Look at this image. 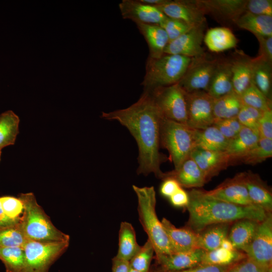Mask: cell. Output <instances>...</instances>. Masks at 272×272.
<instances>
[{
  "label": "cell",
  "mask_w": 272,
  "mask_h": 272,
  "mask_svg": "<svg viewBox=\"0 0 272 272\" xmlns=\"http://www.w3.org/2000/svg\"><path fill=\"white\" fill-rule=\"evenodd\" d=\"M258 131L260 137L272 140V110L263 112L258 121Z\"/></svg>",
  "instance_id": "obj_47"
},
{
  "label": "cell",
  "mask_w": 272,
  "mask_h": 272,
  "mask_svg": "<svg viewBox=\"0 0 272 272\" xmlns=\"http://www.w3.org/2000/svg\"><path fill=\"white\" fill-rule=\"evenodd\" d=\"M138 198V212L142 226L156 254L174 252L168 237L156 212V196L153 186L132 185Z\"/></svg>",
  "instance_id": "obj_4"
},
{
  "label": "cell",
  "mask_w": 272,
  "mask_h": 272,
  "mask_svg": "<svg viewBox=\"0 0 272 272\" xmlns=\"http://www.w3.org/2000/svg\"><path fill=\"white\" fill-rule=\"evenodd\" d=\"M154 253L153 246L151 242L147 240L144 245L141 246L139 251L129 261L130 267L140 272H149Z\"/></svg>",
  "instance_id": "obj_40"
},
{
  "label": "cell",
  "mask_w": 272,
  "mask_h": 272,
  "mask_svg": "<svg viewBox=\"0 0 272 272\" xmlns=\"http://www.w3.org/2000/svg\"><path fill=\"white\" fill-rule=\"evenodd\" d=\"M267 272H272V266L267 268Z\"/></svg>",
  "instance_id": "obj_58"
},
{
  "label": "cell",
  "mask_w": 272,
  "mask_h": 272,
  "mask_svg": "<svg viewBox=\"0 0 272 272\" xmlns=\"http://www.w3.org/2000/svg\"><path fill=\"white\" fill-rule=\"evenodd\" d=\"M141 2L154 7L162 5L166 3L168 0H140Z\"/></svg>",
  "instance_id": "obj_55"
},
{
  "label": "cell",
  "mask_w": 272,
  "mask_h": 272,
  "mask_svg": "<svg viewBox=\"0 0 272 272\" xmlns=\"http://www.w3.org/2000/svg\"><path fill=\"white\" fill-rule=\"evenodd\" d=\"M112 272H128L129 262L117 258L115 256L112 259Z\"/></svg>",
  "instance_id": "obj_53"
},
{
  "label": "cell",
  "mask_w": 272,
  "mask_h": 272,
  "mask_svg": "<svg viewBox=\"0 0 272 272\" xmlns=\"http://www.w3.org/2000/svg\"><path fill=\"white\" fill-rule=\"evenodd\" d=\"M205 251L197 248L185 252L156 254V259L162 270H180L200 265Z\"/></svg>",
  "instance_id": "obj_18"
},
{
  "label": "cell",
  "mask_w": 272,
  "mask_h": 272,
  "mask_svg": "<svg viewBox=\"0 0 272 272\" xmlns=\"http://www.w3.org/2000/svg\"><path fill=\"white\" fill-rule=\"evenodd\" d=\"M246 257V254L240 250H228L219 247L211 251H205L200 264L219 266L234 265Z\"/></svg>",
  "instance_id": "obj_34"
},
{
  "label": "cell",
  "mask_w": 272,
  "mask_h": 272,
  "mask_svg": "<svg viewBox=\"0 0 272 272\" xmlns=\"http://www.w3.org/2000/svg\"><path fill=\"white\" fill-rule=\"evenodd\" d=\"M148 92L164 117L186 125V93L178 83Z\"/></svg>",
  "instance_id": "obj_8"
},
{
  "label": "cell",
  "mask_w": 272,
  "mask_h": 272,
  "mask_svg": "<svg viewBox=\"0 0 272 272\" xmlns=\"http://www.w3.org/2000/svg\"><path fill=\"white\" fill-rule=\"evenodd\" d=\"M242 105L240 96L234 91L215 99L213 104L214 122L236 117Z\"/></svg>",
  "instance_id": "obj_33"
},
{
  "label": "cell",
  "mask_w": 272,
  "mask_h": 272,
  "mask_svg": "<svg viewBox=\"0 0 272 272\" xmlns=\"http://www.w3.org/2000/svg\"><path fill=\"white\" fill-rule=\"evenodd\" d=\"M156 7L167 17L181 20L192 27L206 24V14L197 0H168Z\"/></svg>",
  "instance_id": "obj_13"
},
{
  "label": "cell",
  "mask_w": 272,
  "mask_h": 272,
  "mask_svg": "<svg viewBox=\"0 0 272 272\" xmlns=\"http://www.w3.org/2000/svg\"><path fill=\"white\" fill-rule=\"evenodd\" d=\"M122 18L136 23L160 25L167 17L156 7L140 0H122L118 5Z\"/></svg>",
  "instance_id": "obj_14"
},
{
  "label": "cell",
  "mask_w": 272,
  "mask_h": 272,
  "mask_svg": "<svg viewBox=\"0 0 272 272\" xmlns=\"http://www.w3.org/2000/svg\"><path fill=\"white\" fill-rule=\"evenodd\" d=\"M220 59H211L203 56L191 58L183 77L178 83L187 93L205 91L208 88Z\"/></svg>",
  "instance_id": "obj_9"
},
{
  "label": "cell",
  "mask_w": 272,
  "mask_h": 272,
  "mask_svg": "<svg viewBox=\"0 0 272 272\" xmlns=\"http://www.w3.org/2000/svg\"><path fill=\"white\" fill-rule=\"evenodd\" d=\"M181 187L180 185L175 179L167 177L163 179L160 191L163 196L169 198Z\"/></svg>",
  "instance_id": "obj_50"
},
{
  "label": "cell",
  "mask_w": 272,
  "mask_h": 272,
  "mask_svg": "<svg viewBox=\"0 0 272 272\" xmlns=\"http://www.w3.org/2000/svg\"><path fill=\"white\" fill-rule=\"evenodd\" d=\"M230 59L233 91L240 96L252 83V58L238 51Z\"/></svg>",
  "instance_id": "obj_19"
},
{
  "label": "cell",
  "mask_w": 272,
  "mask_h": 272,
  "mask_svg": "<svg viewBox=\"0 0 272 272\" xmlns=\"http://www.w3.org/2000/svg\"><path fill=\"white\" fill-rule=\"evenodd\" d=\"M189 156L197 164L207 182L230 165L225 152L212 151L195 147Z\"/></svg>",
  "instance_id": "obj_17"
},
{
  "label": "cell",
  "mask_w": 272,
  "mask_h": 272,
  "mask_svg": "<svg viewBox=\"0 0 272 272\" xmlns=\"http://www.w3.org/2000/svg\"><path fill=\"white\" fill-rule=\"evenodd\" d=\"M0 260L7 272H23L25 255L23 248L0 246Z\"/></svg>",
  "instance_id": "obj_36"
},
{
  "label": "cell",
  "mask_w": 272,
  "mask_h": 272,
  "mask_svg": "<svg viewBox=\"0 0 272 272\" xmlns=\"http://www.w3.org/2000/svg\"><path fill=\"white\" fill-rule=\"evenodd\" d=\"M206 24L195 26L167 45L164 53L180 55L191 58L206 54L203 41Z\"/></svg>",
  "instance_id": "obj_12"
},
{
  "label": "cell",
  "mask_w": 272,
  "mask_h": 272,
  "mask_svg": "<svg viewBox=\"0 0 272 272\" xmlns=\"http://www.w3.org/2000/svg\"><path fill=\"white\" fill-rule=\"evenodd\" d=\"M165 173V178L175 179L181 187L195 188L202 187L207 182L203 173L190 156L177 169Z\"/></svg>",
  "instance_id": "obj_23"
},
{
  "label": "cell",
  "mask_w": 272,
  "mask_h": 272,
  "mask_svg": "<svg viewBox=\"0 0 272 272\" xmlns=\"http://www.w3.org/2000/svg\"><path fill=\"white\" fill-rule=\"evenodd\" d=\"M220 247L228 250H237L234 248L232 243L228 238L224 239L222 241Z\"/></svg>",
  "instance_id": "obj_54"
},
{
  "label": "cell",
  "mask_w": 272,
  "mask_h": 272,
  "mask_svg": "<svg viewBox=\"0 0 272 272\" xmlns=\"http://www.w3.org/2000/svg\"><path fill=\"white\" fill-rule=\"evenodd\" d=\"M245 11L257 15L272 16V1L247 0Z\"/></svg>",
  "instance_id": "obj_45"
},
{
  "label": "cell",
  "mask_w": 272,
  "mask_h": 272,
  "mask_svg": "<svg viewBox=\"0 0 272 272\" xmlns=\"http://www.w3.org/2000/svg\"><path fill=\"white\" fill-rule=\"evenodd\" d=\"M252 203L263 209L266 213H271L272 193L270 188L259 176L251 171L241 172Z\"/></svg>",
  "instance_id": "obj_20"
},
{
  "label": "cell",
  "mask_w": 272,
  "mask_h": 272,
  "mask_svg": "<svg viewBox=\"0 0 272 272\" xmlns=\"http://www.w3.org/2000/svg\"><path fill=\"white\" fill-rule=\"evenodd\" d=\"M258 223L249 219L240 220L235 222L229 231L227 238L236 249L242 251L250 243Z\"/></svg>",
  "instance_id": "obj_30"
},
{
  "label": "cell",
  "mask_w": 272,
  "mask_h": 272,
  "mask_svg": "<svg viewBox=\"0 0 272 272\" xmlns=\"http://www.w3.org/2000/svg\"><path fill=\"white\" fill-rule=\"evenodd\" d=\"M169 198L172 205L176 207H186L189 201L188 193L182 187Z\"/></svg>",
  "instance_id": "obj_51"
},
{
  "label": "cell",
  "mask_w": 272,
  "mask_h": 272,
  "mask_svg": "<svg viewBox=\"0 0 272 272\" xmlns=\"http://www.w3.org/2000/svg\"><path fill=\"white\" fill-rule=\"evenodd\" d=\"M191 58L176 54L164 53L158 58L148 56L146 73L141 85L144 91L178 83L184 75Z\"/></svg>",
  "instance_id": "obj_5"
},
{
  "label": "cell",
  "mask_w": 272,
  "mask_h": 272,
  "mask_svg": "<svg viewBox=\"0 0 272 272\" xmlns=\"http://www.w3.org/2000/svg\"><path fill=\"white\" fill-rule=\"evenodd\" d=\"M235 267L238 272H267V270L247 257L238 262Z\"/></svg>",
  "instance_id": "obj_49"
},
{
  "label": "cell",
  "mask_w": 272,
  "mask_h": 272,
  "mask_svg": "<svg viewBox=\"0 0 272 272\" xmlns=\"http://www.w3.org/2000/svg\"><path fill=\"white\" fill-rule=\"evenodd\" d=\"M213 125L229 141L234 139L243 126L237 117L216 121Z\"/></svg>",
  "instance_id": "obj_44"
},
{
  "label": "cell",
  "mask_w": 272,
  "mask_h": 272,
  "mask_svg": "<svg viewBox=\"0 0 272 272\" xmlns=\"http://www.w3.org/2000/svg\"><path fill=\"white\" fill-rule=\"evenodd\" d=\"M214 99L205 91L186 93V125L195 129H204L212 125L215 121Z\"/></svg>",
  "instance_id": "obj_11"
},
{
  "label": "cell",
  "mask_w": 272,
  "mask_h": 272,
  "mask_svg": "<svg viewBox=\"0 0 272 272\" xmlns=\"http://www.w3.org/2000/svg\"><path fill=\"white\" fill-rule=\"evenodd\" d=\"M235 265L232 267L229 271L228 272H238L237 270L236 269L235 267Z\"/></svg>",
  "instance_id": "obj_56"
},
{
  "label": "cell",
  "mask_w": 272,
  "mask_h": 272,
  "mask_svg": "<svg viewBox=\"0 0 272 272\" xmlns=\"http://www.w3.org/2000/svg\"><path fill=\"white\" fill-rule=\"evenodd\" d=\"M247 257L261 266H272V215L258 223L255 234L250 243L242 251Z\"/></svg>",
  "instance_id": "obj_10"
},
{
  "label": "cell",
  "mask_w": 272,
  "mask_h": 272,
  "mask_svg": "<svg viewBox=\"0 0 272 272\" xmlns=\"http://www.w3.org/2000/svg\"><path fill=\"white\" fill-rule=\"evenodd\" d=\"M20 219H12L7 216L3 211L0 205V230L17 225L20 222Z\"/></svg>",
  "instance_id": "obj_52"
},
{
  "label": "cell",
  "mask_w": 272,
  "mask_h": 272,
  "mask_svg": "<svg viewBox=\"0 0 272 272\" xmlns=\"http://www.w3.org/2000/svg\"><path fill=\"white\" fill-rule=\"evenodd\" d=\"M160 143L168 151L176 169L195 148L194 129L163 116L160 124Z\"/></svg>",
  "instance_id": "obj_6"
},
{
  "label": "cell",
  "mask_w": 272,
  "mask_h": 272,
  "mask_svg": "<svg viewBox=\"0 0 272 272\" xmlns=\"http://www.w3.org/2000/svg\"><path fill=\"white\" fill-rule=\"evenodd\" d=\"M233 91L230 59H219L207 93L218 99Z\"/></svg>",
  "instance_id": "obj_24"
},
{
  "label": "cell",
  "mask_w": 272,
  "mask_h": 272,
  "mask_svg": "<svg viewBox=\"0 0 272 272\" xmlns=\"http://www.w3.org/2000/svg\"><path fill=\"white\" fill-rule=\"evenodd\" d=\"M186 207L189 219L186 227L196 233L215 224L231 223L243 219L258 222L268 213L254 205L240 206L221 200L207 195L205 191L192 189L188 193Z\"/></svg>",
  "instance_id": "obj_2"
},
{
  "label": "cell",
  "mask_w": 272,
  "mask_h": 272,
  "mask_svg": "<svg viewBox=\"0 0 272 272\" xmlns=\"http://www.w3.org/2000/svg\"><path fill=\"white\" fill-rule=\"evenodd\" d=\"M159 25L166 32L169 38V42L176 39L194 27L181 20L169 17H167Z\"/></svg>",
  "instance_id": "obj_41"
},
{
  "label": "cell",
  "mask_w": 272,
  "mask_h": 272,
  "mask_svg": "<svg viewBox=\"0 0 272 272\" xmlns=\"http://www.w3.org/2000/svg\"><path fill=\"white\" fill-rule=\"evenodd\" d=\"M272 156V140L260 137L257 144L240 161L239 163L255 165Z\"/></svg>",
  "instance_id": "obj_37"
},
{
  "label": "cell",
  "mask_w": 272,
  "mask_h": 272,
  "mask_svg": "<svg viewBox=\"0 0 272 272\" xmlns=\"http://www.w3.org/2000/svg\"><path fill=\"white\" fill-rule=\"evenodd\" d=\"M19 198L23 205L20 225L29 240L39 242L70 241L69 235L58 229L49 217L37 203L32 192L21 193Z\"/></svg>",
  "instance_id": "obj_3"
},
{
  "label": "cell",
  "mask_w": 272,
  "mask_h": 272,
  "mask_svg": "<svg viewBox=\"0 0 272 272\" xmlns=\"http://www.w3.org/2000/svg\"><path fill=\"white\" fill-rule=\"evenodd\" d=\"M260 136L258 131L243 126L237 135L229 141L224 151L230 165L239 163L240 160L257 144Z\"/></svg>",
  "instance_id": "obj_21"
},
{
  "label": "cell",
  "mask_w": 272,
  "mask_h": 272,
  "mask_svg": "<svg viewBox=\"0 0 272 272\" xmlns=\"http://www.w3.org/2000/svg\"><path fill=\"white\" fill-rule=\"evenodd\" d=\"M101 117L116 120L126 127L135 139L139 148L138 174L153 173L163 180L166 174L160 169L166 159L159 151L160 124L163 117L150 93L144 91L139 99L130 106L104 112Z\"/></svg>",
  "instance_id": "obj_1"
},
{
  "label": "cell",
  "mask_w": 272,
  "mask_h": 272,
  "mask_svg": "<svg viewBox=\"0 0 272 272\" xmlns=\"http://www.w3.org/2000/svg\"><path fill=\"white\" fill-rule=\"evenodd\" d=\"M252 82L268 99L271 100L272 64L257 57L252 58Z\"/></svg>",
  "instance_id": "obj_31"
},
{
  "label": "cell",
  "mask_w": 272,
  "mask_h": 272,
  "mask_svg": "<svg viewBox=\"0 0 272 272\" xmlns=\"http://www.w3.org/2000/svg\"><path fill=\"white\" fill-rule=\"evenodd\" d=\"M2 154V151L0 150V154Z\"/></svg>",
  "instance_id": "obj_59"
},
{
  "label": "cell",
  "mask_w": 272,
  "mask_h": 272,
  "mask_svg": "<svg viewBox=\"0 0 272 272\" xmlns=\"http://www.w3.org/2000/svg\"><path fill=\"white\" fill-rule=\"evenodd\" d=\"M205 192L211 197L230 203L240 206L253 205L249 198L241 173L233 178L226 179L216 188Z\"/></svg>",
  "instance_id": "obj_16"
},
{
  "label": "cell",
  "mask_w": 272,
  "mask_h": 272,
  "mask_svg": "<svg viewBox=\"0 0 272 272\" xmlns=\"http://www.w3.org/2000/svg\"><path fill=\"white\" fill-rule=\"evenodd\" d=\"M161 223L174 252L192 250L198 247V233L187 227L176 228L168 219L163 218Z\"/></svg>",
  "instance_id": "obj_22"
},
{
  "label": "cell",
  "mask_w": 272,
  "mask_h": 272,
  "mask_svg": "<svg viewBox=\"0 0 272 272\" xmlns=\"http://www.w3.org/2000/svg\"><path fill=\"white\" fill-rule=\"evenodd\" d=\"M128 272H140V271H137V270H136L135 269H133V268L130 267V266H129V270H128Z\"/></svg>",
  "instance_id": "obj_57"
},
{
  "label": "cell",
  "mask_w": 272,
  "mask_h": 272,
  "mask_svg": "<svg viewBox=\"0 0 272 272\" xmlns=\"http://www.w3.org/2000/svg\"><path fill=\"white\" fill-rule=\"evenodd\" d=\"M236 264L225 266L200 264L185 269L174 271L162 270V272H228Z\"/></svg>",
  "instance_id": "obj_48"
},
{
  "label": "cell",
  "mask_w": 272,
  "mask_h": 272,
  "mask_svg": "<svg viewBox=\"0 0 272 272\" xmlns=\"http://www.w3.org/2000/svg\"><path fill=\"white\" fill-rule=\"evenodd\" d=\"M0 205L6 215L12 219H20L23 212V205L18 197L11 196L0 197Z\"/></svg>",
  "instance_id": "obj_43"
},
{
  "label": "cell",
  "mask_w": 272,
  "mask_h": 272,
  "mask_svg": "<svg viewBox=\"0 0 272 272\" xmlns=\"http://www.w3.org/2000/svg\"><path fill=\"white\" fill-rule=\"evenodd\" d=\"M29 240L25 235L20 225L0 230V246L20 247L24 249Z\"/></svg>",
  "instance_id": "obj_39"
},
{
  "label": "cell",
  "mask_w": 272,
  "mask_h": 272,
  "mask_svg": "<svg viewBox=\"0 0 272 272\" xmlns=\"http://www.w3.org/2000/svg\"><path fill=\"white\" fill-rule=\"evenodd\" d=\"M244 105L261 111L272 110L271 100L265 97L253 84L240 96Z\"/></svg>",
  "instance_id": "obj_38"
},
{
  "label": "cell",
  "mask_w": 272,
  "mask_h": 272,
  "mask_svg": "<svg viewBox=\"0 0 272 272\" xmlns=\"http://www.w3.org/2000/svg\"><path fill=\"white\" fill-rule=\"evenodd\" d=\"M259 43L256 57L272 64V36H255Z\"/></svg>",
  "instance_id": "obj_46"
},
{
  "label": "cell",
  "mask_w": 272,
  "mask_h": 272,
  "mask_svg": "<svg viewBox=\"0 0 272 272\" xmlns=\"http://www.w3.org/2000/svg\"><path fill=\"white\" fill-rule=\"evenodd\" d=\"M70 241L39 242L29 240L24 247L23 272H48L52 264L67 250Z\"/></svg>",
  "instance_id": "obj_7"
},
{
  "label": "cell",
  "mask_w": 272,
  "mask_h": 272,
  "mask_svg": "<svg viewBox=\"0 0 272 272\" xmlns=\"http://www.w3.org/2000/svg\"><path fill=\"white\" fill-rule=\"evenodd\" d=\"M234 24L254 36H272V16L257 15L245 11Z\"/></svg>",
  "instance_id": "obj_29"
},
{
  "label": "cell",
  "mask_w": 272,
  "mask_h": 272,
  "mask_svg": "<svg viewBox=\"0 0 272 272\" xmlns=\"http://www.w3.org/2000/svg\"><path fill=\"white\" fill-rule=\"evenodd\" d=\"M141 248L132 225L127 222H122L119 230L118 248L115 257L129 262Z\"/></svg>",
  "instance_id": "obj_28"
},
{
  "label": "cell",
  "mask_w": 272,
  "mask_h": 272,
  "mask_svg": "<svg viewBox=\"0 0 272 272\" xmlns=\"http://www.w3.org/2000/svg\"><path fill=\"white\" fill-rule=\"evenodd\" d=\"M263 111L243 104L237 118L244 126L258 131V124Z\"/></svg>",
  "instance_id": "obj_42"
},
{
  "label": "cell",
  "mask_w": 272,
  "mask_h": 272,
  "mask_svg": "<svg viewBox=\"0 0 272 272\" xmlns=\"http://www.w3.org/2000/svg\"><path fill=\"white\" fill-rule=\"evenodd\" d=\"M194 139L195 147L212 151L224 152L229 142L214 125L204 129H194Z\"/></svg>",
  "instance_id": "obj_27"
},
{
  "label": "cell",
  "mask_w": 272,
  "mask_h": 272,
  "mask_svg": "<svg viewBox=\"0 0 272 272\" xmlns=\"http://www.w3.org/2000/svg\"><path fill=\"white\" fill-rule=\"evenodd\" d=\"M206 15L218 21L234 23L245 11L247 0H197Z\"/></svg>",
  "instance_id": "obj_15"
},
{
  "label": "cell",
  "mask_w": 272,
  "mask_h": 272,
  "mask_svg": "<svg viewBox=\"0 0 272 272\" xmlns=\"http://www.w3.org/2000/svg\"><path fill=\"white\" fill-rule=\"evenodd\" d=\"M230 224L213 225L198 233V248L208 251L220 247L222 241L228 237Z\"/></svg>",
  "instance_id": "obj_32"
},
{
  "label": "cell",
  "mask_w": 272,
  "mask_h": 272,
  "mask_svg": "<svg viewBox=\"0 0 272 272\" xmlns=\"http://www.w3.org/2000/svg\"><path fill=\"white\" fill-rule=\"evenodd\" d=\"M203 42L211 51L218 53L235 48L238 40L229 28L220 27L209 29Z\"/></svg>",
  "instance_id": "obj_26"
},
{
  "label": "cell",
  "mask_w": 272,
  "mask_h": 272,
  "mask_svg": "<svg viewBox=\"0 0 272 272\" xmlns=\"http://www.w3.org/2000/svg\"><path fill=\"white\" fill-rule=\"evenodd\" d=\"M135 24L148 44L149 57L158 58L163 55L169 43L168 35L164 29L159 25L142 23Z\"/></svg>",
  "instance_id": "obj_25"
},
{
  "label": "cell",
  "mask_w": 272,
  "mask_h": 272,
  "mask_svg": "<svg viewBox=\"0 0 272 272\" xmlns=\"http://www.w3.org/2000/svg\"><path fill=\"white\" fill-rule=\"evenodd\" d=\"M20 119L12 110L0 114V150L15 144L19 133Z\"/></svg>",
  "instance_id": "obj_35"
},
{
  "label": "cell",
  "mask_w": 272,
  "mask_h": 272,
  "mask_svg": "<svg viewBox=\"0 0 272 272\" xmlns=\"http://www.w3.org/2000/svg\"><path fill=\"white\" fill-rule=\"evenodd\" d=\"M1 154H0V160H1Z\"/></svg>",
  "instance_id": "obj_60"
}]
</instances>
